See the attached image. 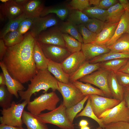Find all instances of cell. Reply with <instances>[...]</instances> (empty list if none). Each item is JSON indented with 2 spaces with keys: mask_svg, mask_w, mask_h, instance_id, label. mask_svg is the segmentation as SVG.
I'll use <instances>...</instances> for the list:
<instances>
[{
  "mask_svg": "<svg viewBox=\"0 0 129 129\" xmlns=\"http://www.w3.org/2000/svg\"><path fill=\"white\" fill-rule=\"evenodd\" d=\"M35 41L28 32L21 42L7 47L1 61L11 76L22 84L30 81L38 72L33 58Z\"/></svg>",
  "mask_w": 129,
  "mask_h": 129,
  "instance_id": "obj_1",
  "label": "cell"
},
{
  "mask_svg": "<svg viewBox=\"0 0 129 129\" xmlns=\"http://www.w3.org/2000/svg\"><path fill=\"white\" fill-rule=\"evenodd\" d=\"M30 81V83L28 85L26 91L18 92L21 100H26L28 102L33 94L42 90L44 91L43 93H47L50 89L53 91L57 90L59 92L58 81L51 75L47 69L38 70Z\"/></svg>",
  "mask_w": 129,
  "mask_h": 129,
  "instance_id": "obj_2",
  "label": "cell"
},
{
  "mask_svg": "<svg viewBox=\"0 0 129 129\" xmlns=\"http://www.w3.org/2000/svg\"><path fill=\"white\" fill-rule=\"evenodd\" d=\"M60 101L55 91L44 93L28 102L27 108L32 114L37 116L45 110L50 111L56 107Z\"/></svg>",
  "mask_w": 129,
  "mask_h": 129,
  "instance_id": "obj_3",
  "label": "cell"
},
{
  "mask_svg": "<svg viewBox=\"0 0 129 129\" xmlns=\"http://www.w3.org/2000/svg\"><path fill=\"white\" fill-rule=\"evenodd\" d=\"M66 108L62 103L52 111L37 116L42 122L50 124L61 129H75L73 124L69 120L66 113Z\"/></svg>",
  "mask_w": 129,
  "mask_h": 129,
  "instance_id": "obj_4",
  "label": "cell"
},
{
  "mask_svg": "<svg viewBox=\"0 0 129 129\" xmlns=\"http://www.w3.org/2000/svg\"><path fill=\"white\" fill-rule=\"evenodd\" d=\"M28 102L27 101L24 100L21 103H17L13 101L9 107L2 108L0 110L2 115L0 117V124L22 127V114Z\"/></svg>",
  "mask_w": 129,
  "mask_h": 129,
  "instance_id": "obj_5",
  "label": "cell"
},
{
  "mask_svg": "<svg viewBox=\"0 0 129 129\" xmlns=\"http://www.w3.org/2000/svg\"><path fill=\"white\" fill-rule=\"evenodd\" d=\"M98 118L102 120L105 125L120 122L129 123V108L123 99L117 105L104 112Z\"/></svg>",
  "mask_w": 129,
  "mask_h": 129,
  "instance_id": "obj_6",
  "label": "cell"
},
{
  "mask_svg": "<svg viewBox=\"0 0 129 129\" xmlns=\"http://www.w3.org/2000/svg\"><path fill=\"white\" fill-rule=\"evenodd\" d=\"M59 92L63 97L62 103L66 108H70L82 100L86 96L80 90L70 82L66 84L58 81Z\"/></svg>",
  "mask_w": 129,
  "mask_h": 129,
  "instance_id": "obj_7",
  "label": "cell"
},
{
  "mask_svg": "<svg viewBox=\"0 0 129 129\" xmlns=\"http://www.w3.org/2000/svg\"><path fill=\"white\" fill-rule=\"evenodd\" d=\"M109 72L100 68L91 74L81 78L80 81L92 84L99 88L104 92L105 97L112 98L109 89L108 78Z\"/></svg>",
  "mask_w": 129,
  "mask_h": 129,
  "instance_id": "obj_8",
  "label": "cell"
},
{
  "mask_svg": "<svg viewBox=\"0 0 129 129\" xmlns=\"http://www.w3.org/2000/svg\"><path fill=\"white\" fill-rule=\"evenodd\" d=\"M61 21L54 14L40 16L35 18L29 31L36 39L42 32L51 27L58 26Z\"/></svg>",
  "mask_w": 129,
  "mask_h": 129,
  "instance_id": "obj_9",
  "label": "cell"
},
{
  "mask_svg": "<svg viewBox=\"0 0 129 129\" xmlns=\"http://www.w3.org/2000/svg\"><path fill=\"white\" fill-rule=\"evenodd\" d=\"M89 97L92 109L98 118L104 112L112 108L121 102L113 98L96 95H89Z\"/></svg>",
  "mask_w": 129,
  "mask_h": 129,
  "instance_id": "obj_10",
  "label": "cell"
},
{
  "mask_svg": "<svg viewBox=\"0 0 129 129\" xmlns=\"http://www.w3.org/2000/svg\"><path fill=\"white\" fill-rule=\"evenodd\" d=\"M35 39L42 43L65 48L63 33L59 30L58 26L51 27L43 31Z\"/></svg>",
  "mask_w": 129,
  "mask_h": 129,
  "instance_id": "obj_11",
  "label": "cell"
},
{
  "mask_svg": "<svg viewBox=\"0 0 129 129\" xmlns=\"http://www.w3.org/2000/svg\"><path fill=\"white\" fill-rule=\"evenodd\" d=\"M38 42L46 57L53 61L60 63L71 54L65 47Z\"/></svg>",
  "mask_w": 129,
  "mask_h": 129,
  "instance_id": "obj_12",
  "label": "cell"
},
{
  "mask_svg": "<svg viewBox=\"0 0 129 129\" xmlns=\"http://www.w3.org/2000/svg\"><path fill=\"white\" fill-rule=\"evenodd\" d=\"M86 61L81 50L71 53L60 63L65 72L70 76Z\"/></svg>",
  "mask_w": 129,
  "mask_h": 129,
  "instance_id": "obj_13",
  "label": "cell"
},
{
  "mask_svg": "<svg viewBox=\"0 0 129 129\" xmlns=\"http://www.w3.org/2000/svg\"><path fill=\"white\" fill-rule=\"evenodd\" d=\"M0 66L5 79V86L9 92L17 98L19 97L18 92L25 89L22 84L13 78L8 71L3 62H0Z\"/></svg>",
  "mask_w": 129,
  "mask_h": 129,
  "instance_id": "obj_14",
  "label": "cell"
},
{
  "mask_svg": "<svg viewBox=\"0 0 129 129\" xmlns=\"http://www.w3.org/2000/svg\"><path fill=\"white\" fill-rule=\"evenodd\" d=\"M81 50L88 61L110 51L105 45H98L92 43H82Z\"/></svg>",
  "mask_w": 129,
  "mask_h": 129,
  "instance_id": "obj_15",
  "label": "cell"
},
{
  "mask_svg": "<svg viewBox=\"0 0 129 129\" xmlns=\"http://www.w3.org/2000/svg\"><path fill=\"white\" fill-rule=\"evenodd\" d=\"M105 22L103 29L97 34L95 41L92 43L98 45H106L113 36L119 22L114 23Z\"/></svg>",
  "mask_w": 129,
  "mask_h": 129,
  "instance_id": "obj_16",
  "label": "cell"
},
{
  "mask_svg": "<svg viewBox=\"0 0 129 129\" xmlns=\"http://www.w3.org/2000/svg\"><path fill=\"white\" fill-rule=\"evenodd\" d=\"M72 9L68 5H57L45 7L40 16L50 14L55 15L62 21L67 19Z\"/></svg>",
  "mask_w": 129,
  "mask_h": 129,
  "instance_id": "obj_17",
  "label": "cell"
},
{
  "mask_svg": "<svg viewBox=\"0 0 129 129\" xmlns=\"http://www.w3.org/2000/svg\"><path fill=\"white\" fill-rule=\"evenodd\" d=\"M44 1L41 0H29L23 7V13L28 17L36 18L40 16L45 7Z\"/></svg>",
  "mask_w": 129,
  "mask_h": 129,
  "instance_id": "obj_18",
  "label": "cell"
},
{
  "mask_svg": "<svg viewBox=\"0 0 129 129\" xmlns=\"http://www.w3.org/2000/svg\"><path fill=\"white\" fill-rule=\"evenodd\" d=\"M100 68V63H91L86 61L73 74L70 76L71 83L78 81Z\"/></svg>",
  "mask_w": 129,
  "mask_h": 129,
  "instance_id": "obj_19",
  "label": "cell"
},
{
  "mask_svg": "<svg viewBox=\"0 0 129 129\" xmlns=\"http://www.w3.org/2000/svg\"><path fill=\"white\" fill-rule=\"evenodd\" d=\"M129 27V12L125 11L118 23L113 36L105 45L107 47L114 43L123 34L127 32Z\"/></svg>",
  "mask_w": 129,
  "mask_h": 129,
  "instance_id": "obj_20",
  "label": "cell"
},
{
  "mask_svg": "<svg viewBox=\"0 0 129 129\" xmlns=\"http://www.w3.org/2000/svg\"><path fill=\"white\" fill-rule=\"evenodd\" d=\"M22 119L23 124L26 126L27 129H49L46 124L41 121L37 116L24 110Z\"/></svg>",
  "mask_w": 129,
  "mask_h": 129,
  "instance_id": "obj_21",
  "label": "cell"
},
{
  "mask_svg": "<svg viewBox=\"0 0 129 129\" xmlns=\"http://www.w3.org/2000/svg\"><path fill=\"white\" fill-rule=\"evenodd\" d=\"M108 83L113 98L121 101H122L123 100L124 87L119 83L114 72H109L108 78Z\"/></svg>",
  "mask_w": 129,
  "mask_h": 129,
  "instance_id": "obj_22",
  "label": "cell"
},
{
  "mask_svg": "<svg viewBox=\"0 0 129 129\" xmlns=\"http://www.w3.org/2000/svg\"><path fill=\"white\" fill-rule=\"evenodd\" d=\"M47 69L59 82L66 84L70 82V76L64 71L60 63L49 60Z\"/></svg>",
  "mask_w": 129,
  "mask_h": 129,
  "instance_id": "obj_23",
  "label": "cell"
},
{
  "mask_svg": "<svg viewBox=\"0 0 129 129\" xmlns=\"http://www.w3.org/2000/svg\"><path fill=\"white\" fill-rule=\"evenodd\" d=\"M33 58L36 68L38 70L47 69L49 59L45 56L38 42L36 40L33 48Z\"/></svg>",
  "mask_w": 129,
  "mask_h": 129,
  "instance_id": "obj_24",
  "label": "cell"
},
{
  "mask_svg": "<svg viewBox=\"0 0 129 129\" xmlns=\"http://www.w3.org/2000/svg\"><path fill=\"white\" fill-rule=\"evenodd\" d=\"M58 26L62 33L68 34L83 43L82 37L79 31L77 26L67 20L61 21Z\"/></svg>",
  "mask_w": 129,
  "mask_h": 129,
  "instance_id": "obj_25",
  "label": "cell"
},
{
  "mask_svg": "<svg viewBox=\"0 0 129 129\" xmlns=\"http://www.w3.org/2000/svg\"><path fill=\"white\" fill-rule=\"evenodd\" d=\"M129 59H118L102 62L99 63L100 67L109 72L115 73L126 64Z\"/></svg>",
  "mask_w": 129,
  "mask_h": 129,
  "instance_id": "obj_26",
  "label": "cell"
},
{
  "mask_svg": "<svg viewBox=\"0 0 129 129\" xmlns=\"http://www.w3.org/2000/svg\"><path fill=\"white\" fill-rule=\"evenodd\" d=\"M107 16L105 22L114 23L119 22L125 12V10L119 2L107 10Z\"/></svg>",
  "mask_w": 129,
  "mask_h": 129,
  "instance_id": "obj_27",
  "label": "cell"
},
{
  "mask_svg": "<svg viewBox=\"0 0 129 129\" xmlns=\"http://www.w3.org/2000/svg\"><path fill=\"white\" fill-rule=\"evenodd\" d=\"M3 3L9 20L15 18L23 13V7L14 0H9L7 2Z\"/></svg>",
  "mask_w": 129,
  "mask_h": 129,
  "instance_id": "obj_28",
  "label": "cell"
},
{
  "mask_svg": "<svg viewBox=\"0 0 129 129\" xmlns=\"http://www.w3.org/2000/svg\"><path fill=\"white\" fill-rule=\"evenodd\" d=\"M110 51L119 53H129V35L123 34L113 44L107 47Z\"/></svg>",
  "mask_w": 129,
  "mask_h": 129,
  "instance_id": "obj_29",
  "label": "cell"
},
{
  "mask_svg": "<svg viewBox=\"0 0 129 129\" xmlns=\"http://www.w3.org/2000/svg\"><path fill=\"white\" fill-rule=\"evenodd\" d=\"M28 17L23 13L16 18L9 20L0 32V39H3L8 33L17 30L21 22Z\"/></svg>",
  "mask_w": 129,
  "mask_h": 129,
  "instance_id": "obj_30",
  "label": "cell"
},
{
  "mask_svg": "<svg viewBox=\"0 0 129 129\" xmlns=\"http://www.w3.org/2000/svg\"><path fill=\"white\" fill-rule=\"evenodd\" d=\"M121 58L129 59V53H119L110 51L108 53L96 57L88 61L91 63H96Z\"/></svg>",
  "mask_w": 129,
  "mask_h": 129,
  "instance_id": "obj_31",
  "label": "cell"
},
{
  "mask_svg": "<svg viewBox=\"0 0 129 129\" xmlns=\"http://www.w3.org/2000/svg\"><path fill=\"white\" fill-rule=\"evenodd\" d=\"M72 83L78 88L83 94L85 96L87 95H96L105 97L104 92L102 90L93 87L90 84L87 83H84L78 81Z\"/></svg>",
  "mask_w": 129,
  "mask_h": 129,
  "instance_id": "obj_32",
  "label": "cell"
},
{
  "mask_svg": "<svg viewBox=\"0 0 129 129\" xmlns=\"http://www.w3.org/2000/svg\"><path fill=\"white\" fill-rule=\"evenodd\" d=\"M82 11L89 18L96 19L104 22L106 21L107 10L102 9L98 6H90Z\"/></svg>",
  "mask_w": 129,
  "mask_h": 129,
  "instance_id": "obj_33",
  "label": "cell"
},
{
  "mask_svg": "<svg viewBox=\"0 0 129 129\" xmlns=\"http://www.w3.org/2000/svg\"><path fill=\"white\" fill-rule=\"evenodd\" d=\"M91 19L82 11L72 10L68 17L67 20L78 26L86 24Z\"/></svg>",
  "mask_w": 129,
  "mask_h": 129,
  "instance_id": "obj_34",
  "label": "cell"
},
{
  "mask_svg": "<svg viewBox=\"0 0 129 129\" xmlns=\"http://www.w3.org/2000/svg\"><path fill=\"white\" fill-rule=\"evenodd\" d=\"M65 47L71 53L81 50L82 43L67 33H63Z\"/></svg>",
  "mask_w": 129,
  "mask_h": 129,
  "instance_id": "obj_35",
  "label": "cell"
},
{
  "mask_svg": "<svg viewBox=\"0 0 129 129\" xmlns=\"http://www.w3.org/2000/svg\"><path fill=\"white\" fill-rule=\"evenodd\" d=\"M82 116H86L89 117L96 121L99 124L100 126L103 129L105 125L103 123L102 120L99 118L95 115L94 113L91 105L90 98L89 97L88 98L86 105L82 111L78 114L75 118Z\"/></svg>",
  "mask_w": 129,
  "mask_h": 129,
  "instance_id": "obj_36",
  "label": "cell"
},
{
  "mask_svg": "<svg viewBox=\"0 0 129 129\" xmlns=\"http://www.w3.org/2000/svg\"><path fill=\"white\" fill-rule=\"evenodd\" d=\"M24 35L21 34L17 30L7 33L3 39L7 47H11L21 42Z\"/></svg>",
  "mask_w": 129,
  "mask_h": 129,
  "instance_id": "obj_37",
  "label": "cell"
},
{
  "mask_svg": "<svg viewBox=\"0 0 129 129\" xmlns=\"http://www.w3.org/2000/svg\"><path fill=\"white\" fill-rule=\"evenodd\" d=\"M89 97V95H87L78 103L70 108H66V115L72 124L76 116L83 109L85 103Z\"/></svg>",
  "mask_w": 129,
  "mask_h": 129,
  "instance_id": "obj_38",
  "label": "cell"
},
{
  "mask_svg": "<svg viewBox=\"0 0 129 129\" xmlns=\"http://www.w3.org/2000/svg\"><path fill=\"white\" fill-rule=\"evenodd\" d=\"M13 96L5 86H0V106L2 108H6L11 106Z\"/></svg>",
  "mask_w": 129,
  "mask_h": 129,
  "instance_id": "obj_39",
  "label": "cell"
},
{
  "mask_svg": "<svg viewBox=\"0 0 129 129\" xmlns=\"http://www.w3.org/2000/svg\"><path fill=\"white\" fill-rule=\"evenodd\" d=\"M77 26L79 31L82 37L83 43H92L95 41L97 34L90 31L84 24H81Z\"/></svg>",
  "mask_w": 129,
  "mask_h": 129,
  "instance_id": "obj_40",
  "label": "cell"
},
{
  "mask_svg": "<svg viewBox=\"0 0 129 129\" xmlns=\"http://www.w3.org/2000/svg\"><path fill=\"white\" fill-rule=\"evenodd\" d=\"M105 22L95 18H91L87 23L84 24L91 32L98 34L103 29Z\"/></svg>",
  "mask_w": 129,
  "mask_h": 129,
  "instance_id": "obj_41",
  "label": "cell"
},
{
  "mask_svg": "<svg viewBox=\"0 0 129 129\" xmlns=\"http://www.w3.org/2000/svg\"><path fill=\"white\" fill-rule=\"evenodd\" d=\"M68 5L72 10L82 11L90 5L89 0H72Z\"/></svg>",
  "mask_w": 129,
  "mask_h": 129,
  "instance_id": "obj_42",
  "label": "cell"
},
{
  "mask_svg": "<svg viewBox=\"0 0 129 129\" xmlns=\"http://www.w3.org/2000/svg\"><path fill=\"white\" fill-rule=\"evenodd\" d=\"M119 84L123 87L129 86V74L118 71L115 73Z\"/></svg>",
  "mask_w": 129,
  "mask_h": 129,
  "instance_id": "obj_43",
  "label": "cell"
},
{
  "mask_svg": "<svg viewBox=\"0 0 129 129\" xmlns=\"http://www.w3.org/2000/svg\"><path fill=\"white\" fill-rule=\"evenodd\" d=\"M103 129H129V123L125 122L111 123L105 125Z\"/></svg>",
  "mask_w": 129,
  "mask_h": 129,
  "instance_id": "obj_44",
  "label": "cell"
},
{
  "mask_svg": "<svg viewBox=\"0 0 129 129\" xmlns=\"http://www.w3.org/2000/svg\"><path fill=\"white\" fill-rule=\"evenodd\" d=\"M118 2V0H100L98 7L102 9L107 10Z\"/></svg>",
  "mask_w": 129,
  "mask_h": 129,
  "instance_id": "obj_45",
  "label": "cell"
},
{
  "mask_svg": "<svg viewBox=\"0 0 129 129\" xmlns=\"http://www.w3.org/2000/svg\"><path fill=\"white\" fill-rule=\"evenodd\" d=\"M7 47L5 45L3 40L0 39V60L2 61L6 52Z\"/></svg>",
  "mask_w": 129,
  "mask_h": 129,
  "instance_id": "obj_46",
  "label": "cell"
},
{
  "mask_svg": "<svg viewBox=\"0 0 129 129\" xmlns=\"http://www.w3.org/2000/svg\"><path fill=\"white\" fill-rule=\"evenodd\" d=\"M3 3L0 5V22H3L7 19Z\"/></svg>",
  "mask_w": 129,
  "mask_h": 129,
  "instance_id": "obj_47",
  "label": "cell"
},
{
  "mask_svg": "<svg viewBox=\"0 0 129 129\" xmlns=\"http://www.w3.org/2000/svg\"><path fill=\"white\" fill-rule=\"evenodd\" d=\"M123 99L129 108V86L124 87Z\"/></svg>",
  "mask_w": 129,
  "mask_h": 129,
  "instance_id": "obj_48",
  "label": "cell"
},
{
  "mask_svg": "<svg viewBox=\"0 0 129 129\" xmlns=\"http://www.w3.org/2000/svg\"><path fill=\"white\" fill-rule=\"evenodd\" d=\"M0 129H25L22 127H20L0 124Z\"/></svg>",
  "mask_w": 129,
  "mask_h": 129,
  "instance_id": "obj_49",
  "label": "cell"
},
{
  "mask_svg": "<svg viewBox=\"0 0 129 129\" xmlns=\"http://www.w3.org/2000/svg\"><path fill=\"white\" fill-rule=\"evenodd\" d=\"M119 2L125 11L129 12V1L127 0H119Z\"/></svg>",
  "mask_w": 129,
  "mask_h": 129,
  "instance_id": "obj_50",
  "label": "cell"
},
{
  "mask_svg": "<svg viewBox=\"0 0 129 129\" xmlns=\"http://www.w3.org/2000/svg\"><path fill=\"white\" fill-rule=\"evenodd\" d=\"M119 71L129 74V59L126 64Z\"/></svg>",
  "mask_w": 129,
  "mask_h": 129,
  "instance_id": "obj_51",
  "label": "cell"
},
{
  "mask_svg": "<svg viewBox=\"0 0 129 129\" xmlns=\"http://www.w3.org/2000/svg\"><path fill=\"white\" fill-rule=\"evenodd\" d=\"M5 86V79L3 72L0 74V86Z\"/></svg>",
  "mask_w": 129,
  "mask_h": 129,
  "instance_id": "obj_52",
  "label": "cell"
},
{
  "mask_svg": "<svg viewBox=\"0 0 129 129\" xmlns=\"http://www.w3.org/2000/svg\"><path fill=\"white\" fill-rule=\"evenodd\" d=\"M29 0H14L16 3L23 7Z\"/></svg>",
  "mask_w": 129,
  "mask_h": 129,
  "instance_id": "obj_53",
  "label": "cell"
},
{
  "mask_svg": "<svg viewBox=\"0 0 129 129\" xmlns=\"http://www.w3.org/2000/svg\"><path fill=\"white\" fill-rule=\"evenodd\" d=\"M88 123L87 120L83 119L79 123V126L81 127L87 126L88 124Z\"/></svg>",
  "mask_w": 129,
  "mask_h": 129,
  "instance_id": "obj_54",
  "label": "cell"
},
{
  "mask_svg": "<svg viewBox=\"0 0 129 129\" xmlns=\"http://www.w3.org/2000/svg\"><path fill=\"white\" fill-rule=\"evenodd\" d=\"M100 0H89V3L90 5H93L94 6H98Z\"/></svg>",
  "mask_w": 129,
  "mask_h": 129,
  "instance_id": "obj_55",
  "label": "cell"
},
{
  "mask_svg": "<svg viewBox=\"0 0 129 129\" xmlns=\"http://www.w3.org/2000/svg\"><path fill=\"white\" fill-rule=\"evenodd\" d=\"M81 129H90V128L89 127L87 126L81 127Z\"/></svg>",
  "mask_w": 129,
  "mask_h": 129,
  "instance_id": "obj_56",
  "label": "cell"
},
{
  "mask_svg": "<svg viewBox=\"0 0 129 129\" xmlns=\"http://www.w3.org/2000/svg\"><path fill=\"white\" fill-rule=\"evenodd\" d=\"M0 1L3 3H5L8 1L9 0H0Z\"/></svg>",
  "mask_w": 129,
  "mask_h": 129,
  "instance_id": "obj_57",
  "label": "cell"
},
{
  "mask_svg": "<svg viewBox=\"0 0 129 129\" xmlns=\"http://www.w3.org/2000/svg\"><path fill=\"white\" fill-rule=\"evenodd\" d=\"M96 129H103L101 127L99 126V127L97 128Z\"/></svg>",
  "mask_w": 129,
  "mask_h": 129,
  "instance_id": "obj_58",
  "label": "cell"
},
{
  "mask_svg": "<svg viewBox=\"0 0 129 129\" xmlns=\"http://www.w3.org/2000/svg\"><path fill=\"white\" fill-rule=\"evenodd\" d=\"M127 33L129 35V27L128 29Z\"/></svg>",
  "mask_w": 129,
  "mask_h": 129,
  "instance_id": "obj_59",
  "label": "cell"
},
{
  "mask_svg": "<svg viewBox=\"0 0 129 129\" xmlns=\"http://www.w3.org/2000/svg\"></svg>",
  "mask_w": 129,
  "mask_h": 129,
  "instance_id": "obj_60",
  "label": "cell"
}]
</instances>
